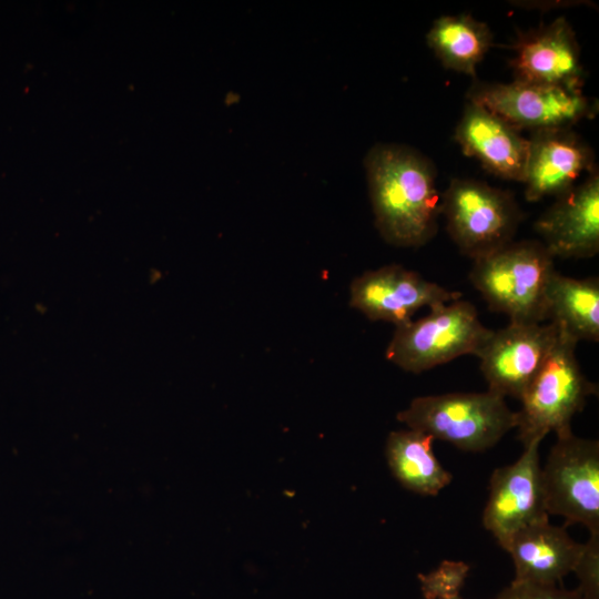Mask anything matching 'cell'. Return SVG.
<instances>
[{"instance_id":"cell-1","label":"cell","mask_w":599,"mask_h":599,"mask_svg":"<svg viewBox=\"0 0 599 599\" xmlns=\"http://www.w3.org/2000/svg\"><path fill=\"white\" fill-rule=\"evenodd\" d=\"M364 167L380 236L402 247L432 240L440 215L433 163L409 146L379 143L365 155Z\"/></svg>"},{"instance_id":"cell-2","label":"cell","mask_w":599,"mask_h":599,"mask_svg":"<svg viewBox=\"0 0 599 599\" xmlns=\"http://www.w3.org/2000/svg\"><path fill=\"white\" fill-rule=\"evenodd\" d=\"M554 257L538 241L509 244L474 260L469 280L489 308L510 322L542 323Z\"/></svg>"},{"instance_id":"cell-3","label":"cell","mask_w":599,"mask_h":599,"mask_svg":"<svg viewBox=\"0 0 599 599\" xmlns=\"http://www.w3.org/2000/svg\"><path fill=\"white\" fill-rule=\"evenodd\" d=\"M397 419L467 451H483L516 427V412L490 390L419 396Z\"/></svg>"},{"instance_id":"cell-4","label":"cell","mask_w":599,"mask_h":599,"mask_svg":"<svg viewBox=\"0 0 599 599\" xmlns=\"http://www.w3.org/2000/svg\"><path fill=\"white\" fill-rule=\"evenodd\" d=\"M559 329V328H558ZM577 341L559 329L546 362L520 398L516 412L518 439L524 447L555 432L571 429L572 417L581 412L598 387L583 375L575 351Z\"/></svg>"},{"instance_id":"cell-5","label":"cell","mask_w":599,"mask_h":599,"mask_svg":"<svg viewBox=\"0 0 599 599\" xmlns=\"http://www.w3.org/2000/svg\"><path fill=\"white\" fill-rule=\"evenodd\" d=\"M429 309L426 316L396 326L386 348V358L406 372L417 374L476 355L493 333L475 306L460 298Z\"/></svg>"},{"instance_id":"cell-6","label":"cell","mask_w":599,"mask_h":599,"mask_svg":"<svg viewBox=\"0 0 599 599\" xmlns=\"http://www.w3.org/2000/svg\"><path fill=\"white\" fill-rule=\"evenodd\" d=\"M440 214L451 240L473 261L512 242L522 220L509 192L466 179L450 181L440 197Z\"/></svg>"},{"instance_id":"cell-7","label":"cell","mask_w":599,"mask_h":599,"mask_svg":"<svg viewBox=\"0 0 599 599\" xmlns=\"http://www.w3.org/2000/svg\"><path fill=\"white\" fill-rule=\"evenodd\" d=\"M548 515L561 516L567 525L581 524L599 534V443L572 434L557 435L541 468Z\"/></svg>"},{"instance_id":"cell-8","label":"cell","mask_w":599,"mask_h":599,"mask_svg":"<svg viewBox=\"0 0 599 599\" xmlns=\"http://www.w3.org/2000/svg\"><path fill=\"white\" fill-rule=\"evenodd\" d=\"M467 99L488 109L518 131L571 128L592 116L595 111V104L582 91L519 81L474 82Z\"/></svg>"},{"instance_id":"cell-9","label":"cell","mask_w":599,"mask_h":599,"mask_svg":"<svg viewBox=\"0 0 599 599\" xmlns=\"http://www.w3.org/2000/svg\"><path fill=\"white\" fill-rule=\"evenodd\" d=\"M559 335L549 322H510L493 331L476 356L488 390L520 400L551 353Z\"/></svg>"},{"instance_id":"cell-10","label":"cell","mask_w":599,"mask_h":599,"mask_svg":"<svg viewBox=\"0 0 599 599\" xmlns=\"http://www.w3.org/2000/svg\"><path fill=\"white\" fill-rule=\"evenodd\" d=\"M540 443L535 440L524 447L516 463L496 468L490 477L483 524L504 550L517 531L549 518L538 454Z\"/></svg>"},{"instance_id":"cell-11","label":"cell","mask_w":599,"mask_h":599,"mask_svg":"<svg viewBox=\"0 0 599 599\" xmlns=\"http://www.w3.org/2000/svg\"><path fill=\"white\" fill-rule=\"evenodd\" d=\"M461 293L427 281L418 273L399 265L368 271L351 284L349 305L372 321H385L396 326L412 321L422 307L459 300Z\"/></svg>"},{"instance_id":"cell-12","label":"cell","mask_w":599,"mask_h":599,"mask_svg":"<svg viewBox=\"0 0 599 599\" xmlns=\"http://www.w3.org/2000/svg\"><path fill=\"white\" fill-rule=\"evenodd\" d=\"M512 50L514 81L582 91L585 70L580 47L564 17L519 33Z\"/></svg>"},{"instance_id":"cell-13","label":"cell","mask_w":599,"mask_h":599,"mask_svg":"<svg viewBox=\"0 0 599 599\" xmlns=\"http://www.w3.org/2000/svg\"><path fill=\"white\" fill-rule=\"evenodd\" d=\"M596 170L592 149L570 128L534 131L528 139L525 196L529 202L557 197L583 172Z\"/></svg>"},{"instance_id":"cell-14","label":"cell","mask_w":599,"mask_h":599,"mask_svg":"<svg viewBox=\"0 0 599 599\" xmlns=\"http://www.w3.org/2000/svg\"><path fill=\"white\" fill-rule=\"evenodd\" d=\"M552 257L587 258L599 252V174L593 171L556 197L535 223Z\"/></svg>"},{"instance_id":"cell-15","label":"cell","mask_w":599,"mask_h":599,"mask_svg":"<svg viewBox=\"0 0 599 599\" xmlns=\"http://www.w3.org/2000/svg\"><path fill=\"white\" fill-rule=\"evenodd\" d=\"M455 140L467 156L476 159L495 176L522 183L528 139L500 116L468 101L456 126Z\"/></svg>"},{"instance_id":"cell-16","label":"cell","mask_w":599,"mask_h":599,"mask_svg":"<svg viewBox=\"0 0 599 599\" xmlns=\"http://www.w3.org/2000/svg\"><path fill=\"white\" fill-rule=\"evenodd\" d=\"M581 548L549 518L520 529L506 548L515 565L512 583L557 585L572 572Z\"/></svg>"},{"instance_id":"cell-17","label":"cell","mask_w":599,"mask_h":599,"mask_svg":"<svg viewBox=\"0 0 599 599\" xmlns=\"http://www.w3.org/2000/svg\"><path fill=\"white\" fill-rule=\"evenodd\" d=\"M546 317L577 342H598V278L578 280L555 271L546 292Z\"/></svg>"},{"instance_id":"cell-18","label":"cell","mask_w":599,"mask_h":599,"mask_svg":"<svg viewBox=\"0 0 599 599\" xmlns=\"http://www.w3.org/2000/svg\"><path fill=\"white\" fill-rule=\"evenodd\" d=\"M433 437L418 430L392 432L386 458L395 478L408 490L436 496L453 479L432 449Z\"/></svg>"},{"instance_id":"cell-19","label":"cell","mask_w":599,"mask_h":599,"mask_svg":"<svg viewBox=\"0 0 599 599\" xmlns=\"http://www.w3.org/2000/svg\"><path fill=\"white\" fill-rule=\"evenodd\" d=\"M426 42L446 69L476 78V68L494 45L489 27L470 14L434 21Z\"/></svg>"},{"instance_id":"cell-20","label":"cell","mask_w":599,"mask_h":599,"mask_svg":"<svg viewBox=\"0 0 599 599\" xmlns=\"http://www.w3.org/2000/svg\"><path fill=\"white\" fill-rule=\"evenodd\" d=\"M469 566L461 561H443L434 571L418 575L425 599H451L459 591L468 575Z\"/></svg>"},{"instance_id":"cell-21","label":"cell","mask_w":599,"mask_h":599,"mask_svg":"<svg viewBox=\"0 0 599 599\" xmlns=\"http://www.w3.org/2000/svg\"><path fill=\"white\" fill-rule=\"evenodd\" d=\"M583 599H599V534H590L573 567Z\"/></svg>"},{"instance_id":"cell-22","label":"cell","mask_w":599,"mask_h":599,"mask_svg":"<svg viewBox=\"0 0 599 599\" xmlns=\"http://www.w3.org/2000/svg\"><path fill=\"white\" fill-rule=\"evenodd\" d=\"M500 599H583L578 589L566 590L557 585L512 583L500 595Z\"/></svg>"},{"instance_id":"cell-23","label":"cell","mask_w":599,"mask_h":599,"mask_svg":"<svg viewBox=\"0 0 599 599\" xmlns=\"http://www.w3.org/2000/svg\"><path fill=\"white\" fill-rule=\"evenodd\" d=\"M451 599H461L459 596L458 597H455V598H451ZM497 599H500L499 597Z\"/></svg>"}]
</instances>
